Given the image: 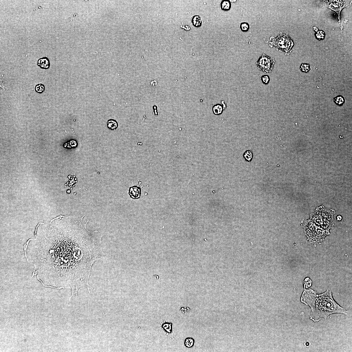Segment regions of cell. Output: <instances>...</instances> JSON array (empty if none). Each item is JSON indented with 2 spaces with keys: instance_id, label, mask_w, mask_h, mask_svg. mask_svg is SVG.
I'll use <instances>...</instances> for the list:
<instances>
[{
  "instance_id": "1",
  "label": "cell",
  "mask_w": 352,
  "mask_h": 352,
  "mask_svg": "<svg viewBox=\"0 0 352 352\" xmlns=\"http://www.w3.org/2000/svg\"><path fill=\"white\" fill-rule=\"evenodd\" d=\"M64 217L37 228L36 238L31 239L25 250L28 262L34 266L33 276L52 285H69L72 290L70 300L78 297L80 288H93L89 284L92 266L105 254L102 235L86 228L83 219ZM51 286L50 287H51Z\"/></svg>"
},
{
  "instance_id": "2",
  "label": "cell",
  "mask_w": 352,
  "mask_h": 352,
  "mask_svg": "<svg viewBox=\"0 0 352 352\" xmlns=\"http://www.w3.org/2000/svg\"><path fill=\"white\" fill-rule=\"evenodd\" d=\"M301 301L310 307L311 309L310 319L315 322H319L322 318L327 319L333 314H348L346 309L335 301L331 291L329 290L323 293L316 294L313 290L304 288Z\"/></svg>"
},
{
  "instance_id": "3",
  "label": "cell",
  "mask_w": 352,
  "mask_h": 352,
  "mask_svg": "<svg viewBox=\"0 0 352 352\" xmlns=\"http://www.w3.org/2000/svg\"><path fill=\"white\" fill-rule=\"evenodd\" d=\"M333 226V213L319 209L306 222L304 228L309 242L317 244L329 234V231Z\"/></svg>"
},
{
  "instance_id": "4",
  "label": "cell",
  "mask_w": 352,
  "mask_h": 352,
  "mask_svg": "<svg viewBox=\"0 0 352 352\" xmlns=\"http://www.w3.org/2000/svg\"><path fill=\"white\" fill-rule=\"evenodd\" d=\"M271 45L274 46L278 50L288 54L294 46V42L287 34H281L273 39L270 42Z\"/></svg>"
},
{
  "instance_id": "5",
  "label": "cell",
  "mask_w": 352,
  "mask_h": 352,
  "mask_svg": "<svg viewBox=\"0 0 352 352\" xmlns=\"http://www.w3.org/2000/svg\"><path fill=\"white\" fill-rule=\"evenodd\" d=\"M275 63V59L263 54L256 63L257 68L264 72L269 73L272 72Z\"/></svg>"
},
{
  "instance_id": "6",
  "label": "cell",
  "mask_w": 352,
  "mask_h": 352,
  "mask_svg": "<svg viewBox=\"0 0 352 352\" xmlns=\"http://www.w3.org/2000/svg\"><path fill=\"white\" fill-rule=\"evenodd\" d=\"M326 2L328 4L329 8L332 10L337 13L338 16L339 22H341L340 13L342 9L346 6L345 1H326Z\"/></svg>"
},
{
  "instance_id": "7",
  "label": "cell",
  "mask_w": 352,
  "mask_h": 352,
  "mask_svg": "<svg viewBox=\"0 0 352 352\" xmlns=\"http://www.w3.org/2000/svg\"><path fill=\"white\" fill-rule=\"evenodd\" d=\"M37 65L42 69H48L50 67V61L46 57L40 58L38 60Z\"/></svg>"
},
{
  "instance_id": "8",
  "label": "cell",
  "mask_w": 352,
  "mask_h": 352,
  "mask_svg": "<svg viewBox=\"0 0 352 352\" xmlns=\"http://www.w3.org/2000/svg\"><path fill=\"white\" fill-rule=\"evenodd\" d=\"M129 194L133 199H139L140 197L141 189L136 186L131 187L129 189Z\"/></svg>"
},
{
  "instance_id": "9",
  "label": "cell",
  "mask_w": 352,
  "mask_h": 352,
  "mask_svg": "<svg viewBox=\"0 0 352 352\" xmlns=\"http://www.w3.org/2000/svg\"><path fill=\"white\" fill-rule=\"evenodd\" d=\"M224 108L221 104H217L213 106L212 108L213 112L215 115H219L223 113Z\"/></svg>"
},
{
  "instance_id": "10",
  "label": "cell",
  "mask_w": 352,
  "mask_h": 352,
  "mask_svg": "<svg viewBox=\"0 0 352 352\" xmlns=\"http://www.w3.org/2000/svg\"><path fill=\"white\" fill-rule=\"evenodd\" d=\"M231 4L230 1L223 0L221 3V7L222 10L224 11H228L230 10Z\"/></svg>"
},
{
  "instance_id": "11",
  "label": "cell",
  "mask_w": 352,
  "mask_h": 352,
  "mask_svg": "<svg viewBox=\"0 0 352 352\" xmlns=\"http://www.w3.org/2000/svg\"><path fill=\"white\" fill-rule=\"evenodd\" d=\"M118 126L119 125L116 120L113 119H110L108 120L107 127L111 130H115L117 128Z\"/></svg>"
},
{
  "instance_id": "12",
  "label": "cell",
  "mask_w": 352,
  "mask_h": 352,
  "mask_svg": "<svg viewBox=\"0 0 352 352\" xmlns=\"http://www.w3.org/2000/svg\"><path fill=\"white\" fill-rule=\"evenodd\" d=\"M78 145L77 141L76 140H70L63 145V147L67 149H72L77 148Z\"/></svg>"
},
{
  "instance_id": "13",
  "label": "cell",
  "mask_w": 352,
  "mask_h": 352,
  "mask_svg": "<svg viewBox=\"0 0 352 352\" xmlns=\"http://www.w3.org/2000/svg\"><path fill=\"white\" fill-rule=\"evenodd\" d=\"M191 22L194 26L196 27H200L202 25V21L201 20V18L199 15L193 16Z\"/></svg>"
},
{
  "instance_id": "14",
  "label": "cell",
  "mask_w": 352,
  "mask_h": 352,
  "mask_svg": "<svg viewBox=\"0 0 352 352\" xmlns=\"http://www.w3.org/2000/svg\"><path fill=\"white\" fill-rule=\"evenodd\" d=\"M162 328L165 332L171 334L172 331V323L171 322H165L163 324Z\"/></svg>"
},
{
  "instance_id": "15",
  "label": "cell",
  "mask_w": 352,
  "mask_h": 352,
  "mask_svg": "<svg viewBox=\"0 0 352 352\" xmlns=\"http://www.w3.org/2000/svg\"><path fill=\"white\" fill-rule=\"evenodd\" d=\"M184 345L186 348H190L194 346L195 340L192 337H187L184 341Z\"/></svg>"
},
{
  "instance_id": "16",
  "label": "cell",
  "mask_w": 352,
  "mask_h": 352,
  "mask_svg": "<svg viewBox=\"0 0 352 352\" xmlns=\"http://www.w3.org/2000/svg\"><path fill=\"white\" fill-rule=\"evenodd\" d=\"M335 103L337 105L341 106L343 105L345 103V99L343 97L339 95L335 97L334 99Z\"/></svg>"
},
{
  "instance_id": "17",
  "label": "cell",
  "mask_w": 352,
  "mask_h": 352,
  "mask_svg": "<svg viewBox=\"0 0 352 352\" xmlns=\"http://www.w3.org/2000/svg\"><path fill=\"white\" fill-rule=\"evenodd\" d=\"M243 157L246 161L250 162L253 158V153L251 151L247 150L243 154Z\"/></svg>"
},
{
  "instance_id": "18",
  "label": "cell",
  "mask_w": 352,
  "mask_h": 352,
  "mask_svg": "<svg viewBox=\"0 0 352 352\" xmlns=\"http://www.w3.org/2000/svg\"><path fill=\"white\" fill-rule=\"evenodd\" d=\"M35 91L36 93L39 94H42L45 91V87L44 85L42 84H39L36 85L35 87Z\"/></svg>"
},
{
  "instance_id": "19",
  "label": "cell",
  "mask_w": 352,
  "mask_h": 352,
  "mask_svg": "<svg viewBox=\"0 0 352 352\" xmlns=\"http://www.w3.org/2000/svg\"><path fill=\"white\" fill-rule=\"evenodd\" d=\"M240 29L243 32H247L249 31L250 28V26L249 23L247 22H242L241 23L240 26Z\"/></svg>"
},
{
  "instance_id": "20",
  "label": "cell",
  "mask_w": 352,
  "mask_h": 352,
  "mask_svg": "<svg viewBox=\"0 0 352 352\" xmlns=\"http://www.w3.org/2000/svg\"><path fill=\"white\" fill-rule=\"evenodd\" d=\"M300 69L302 72L304 73L308 72L310 70V66L307 64H303L301 65Z\"/></svg>"
},
{
  "instance_id": "21",
  "label": "cell",
  "mask_w": 352,
  "mask_h": 352,
  "mask_svg": "<svg viewBox=\"0 0 352 352\" xmlns=\"http://www.w3.org/2000/svg\"><path fill=\"white\" fill-rule=\"evenodd\" d=\"M261 81L263 84L267 85L268 84L270 81V77L268 75H263L261 78Z\"/></svg>"
}]
</instances>
